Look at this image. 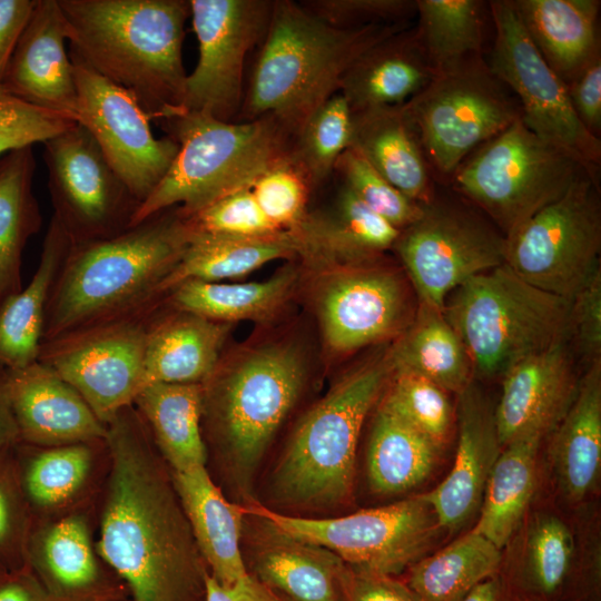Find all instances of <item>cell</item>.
Masks as SVG:
<instances>
[{"label": "cell", "mask_w": 601, "mask_h": 601, "mask_svg": "<svg viewBox=\"0 0 601 601\" xmlns=\"http://www.w3.org/2000/svg\"><path fill=\"white\" fill-rule=\"evenodd\" d=\"M106 426L98 554L131 601H206L207 565L140 415L130 405Z\"/></svg>", "instance_id": "cell-1"}, {"label": "cell", "mask_w": 601, "mask_h": 601, "mask_svg": "<svg viewBox=\"0 0 601 601\" xmlns=\"http://www.w3.org/2000/svg\"><path fill=\"white\" fill-rule=\"evenodd\" d=\"M71 59L128 91L150 120L184 112L189 0H58Z\"/></svg>", "instance_id": "cell-2"}, {"label": "cell", "mask_w": 601, "mask_h": 601, "mask_svg": "<svg viewBox=\"0 0 601 601\" xmlns=\"http://www.w3.org/2000/svg\"><path fill=\"white\" fill-rule=\"evenodd\" d=\"M108 238L73 243L50 290L41 344L132 313L158 295L189 236L178 208Z\"/></svg>", "instance_id": "cell-3"}, {"label": "cell", "mask_w": 601, "mask_h": 601, "mask_svg": "<svg viewBox=\"0 0 601 601\" xmlns=\"http://www.w3.org/2000/svg\"><path fill=\"white\" fill-rule=\"evenodd\" d=\"M407 23L337 29L299 2L274 1L236 121L273 117L294 137L331 96L353 62Z\"/></svg>", "instance_id": "cell-4"}, {"label": "cell", "mask_w": 601, "mask_h": 601, "mask_svg": "<svg viewBox=\"0 0 601 601\" xmlns=\"http://www.w3.org/2000/svg\"><path fill=\"white\" fill-rule=\"evenodd\" d=\"M179 146L166 175L136 209L130 227L174 206L183 218L249 187L256 176L292 150L294 137L276 119L221 121L184 111L161 120Z\"/></svg>", "instance_id": "cell-5"}, {"label": "cell", "mask_w": 601, "mask_h": 601, "mask_svg": "<svg viewBox=\"0 0 601 601\" xmlns=\"http://www.w3.org/2000/svg\"><path fill=\"white\" fill-rule=\"evenodd\" d=\"M392 373L388 354L368 362L345 375L303 416L274 471L279 502L327 510L351 496L361 430Z\"/></svg>", "instance_id": "cell-6"}, {"label": "cell", "mask_w": 601, "mask_h": 601, "mask_svg": "<svg viewBox=\"0 0 601 601\" xmlns=\"http://www.w3.org/2000/svg\"><path fill=\"white\" fill-rule=\"evenodd\" d=\"M570 311L571 300L528 284L502 264L454 289L442 312L465 347L473 377L491 380L569 341Z\"/></svg>", "instance_id": "cell-7"}, {"label": "cell", "mask_w": 601, "mask_h": 601, "mask_svg": "<svg viewBox=\"0 0 601 601\" xmlns=\"http://www.w3.org/2000/svg\"><path fill=\"white\" fill-rule=\"evenodd\" d=\"M305 361L290 344L263 345L203 384L207 410L230 474L247 490L269 443L296 403Z\"/></svg>", "instance_id": "cell-8"}, {"label": "cell", "mask_w": 601, "mask_h": 601, "mask_svg": "<svg viewBox=\"0 0 601 601\" xmlns=\"http://www.w3.org/2000/svg\"><path fill=\"white\" fill-rule=\"evenodd\" d=\"M587 171L516 119L472 151L447 186L510 236ZM595 177V176H594Z\"/></svg>", "instance_id": "cell-9"}, {"label": "cell", "mask_w": 601, "mask_h": 601, "mask_svg": "<svg viewBox=\"0 0 601 601\" xmlns=\"http://www.w3.org/2000/svg\"><path fill=\"white\" fill-rule=\"evenodd\" d=\"M405 107L442 185L472 151L521 118L516 97L485 57L437 73Z\"/></svg>", "instance_id": "cell-10"}, {"label": "cell", "mask_w": 601, "mask_h": 601, "mask_svg": "<svg viewBox=\"0 0 601 601\" xmlns=\"http://www.w3.org/2000/svg\"><path fill=\"white\" fill-rule=\"evenodd\" d=\"M245 514L335 553L346 565L396 575L425 556L442 530L423 494L327 519L293 516L252 502Z\"/></svg>", "instance_id": "cell-11"}, {"label": "cell", "mask_w": 601, "mask_h": 601, "mask_svg": "<svg viewBox=\"0 0 601 601\" xmlns=\"http://www.w3.org/2000/svg\"><path fill=\"white\" fill-rule=\"evenodd\" d=\"M599 177L583 171L555 201L505 237L504 264L528 284L572 300L600 268Z\"/></svg>", "instance_id": "cell-12"}, {"label": "cell", "mask_w": 601, "mask_h": 601, "mask_svg": "<svg viewBox=\"0 0 601 601\" xmlns=\"http://www.w3.org/2000/svg\"><path fill=\"white\" fill-rule=\"evenodd\" d=\"M393 248L418 302L443 311L454 289L504 264L505 237L461 196L454 199L436 191L423 205L421 217L400 231Z\"/></svg>", "instance_id": "cell-13"}, {"label": "cell", "mask_w": 601, "mask_h": 601, "mask_svg": "<svg viewBox=\"0 0 601 601\" xmlns=\"http://www.w3.org/2000/svg\"><path fill=\"white\" fill-rule=\"evenodd\" d=\"M489 3L493 43L485 60L516 97L524 125L599 177L601 140L581 124L566 85L549 67L528 36L512 0Z\"/></svg>", "instance_id": "cell-14"}, {"label": "cell", "mask_w": 601, "mask_h": 601, "mask_svg": "<svg viewBox=\"0 0 601 601\" xmlns=\"http://www.w3.org/2000/svg\"><path fill=\"white\" fill-rule=\"evenodd\" d=\"M147 305L42 343L37 361L68 382L106 425L145 387Z\"/></svg>", "instance_id": "cell-15"}, {"label": "cell", "mask_w": 601, "mask_h": 601, "mask_svg": "<svg viewBox=\"0 0 601 601\" xmlns=\"http://www.w3.org/2000/svg\"><path fill=\"white\" fill-rule=\"evenodd\" d=\"M55 214L73 243L116 236L128 228L139 201L80 124L43 142Z\"/></svg>", "instance_id": "cell-16"}, {"label": "cell", "mask_w": 601, "mask_h": 601, "mask_svg": "<svg viewBox=\"0 0 601 601\" xmlns=\"http://www.w3.org/2000/svg\"><path fill=\"white\" fill-rule=\"evenodd\" d=\"M189 4L199 55L187 75L184 110L236 121L245 95V59L262 42L274 1L189 0Z\"/></svg>", "instance_id": "cell-17"}, {"label": "cell", "mask_w": 601, "mask_h": 601, "mask_svg": "<svg viewBox=\"0 0 601 601\" xmlns=\"http://www.w3.org/2000/svg\"><path fill=\"white\" fill-rule=\"evenodd\" d=\"M71 61L78 91L77 122L90 132L140 205L168 171L179 146L169 136H154L149 117L128 91Z\"/></svg>", "instance_id": "cell-18"}, {"label": "cell", "mask_w": 601, "mask_h": 601, "mask_svg": "<svg viewBox=\"0 0 601 601\" xmlns=\"http://www.w3.org/2000/svg\"><path fill=\"white\" fill-rule=\"evenodd\" d=\"M367 263L333 267L337 273L321 289L319 321L325 343L334 352L400 336L415 315L401 277Z\"/></svg>", "instance_id": "cell-19"}, {"label": "cell", "mask_w": 601, "mask_h": 601, "mask_svg": "<svg viewBox=\"0 0 601 601\" xmlns=\"http://www.w3.org/2000/svg\"><path fill=\"white\" fill-rule=\"evenodd\" d=\"M69 28L58 0H37L0 87L38 108L77 121L78 91L66 50Z\"/></svg>", "instance_id": "cell-20"}, {"label": "cell", "mask_w": 601, "mask_h": 601, "mask_svg": "<svg viewBox=\"0 0 601 601\" xmlns=\"http://www.w3.org/2000/svg\"><path fill=\"white\" fill-rule=\"evenodd\" d=\"M569 341L531 355L502 377V393L494 408L497 436L503 446L552 433L578 392Z\"/></svg>", "instance_id": "cell-21"}, {"label": "cell", "mask_w": 601, "mask_h": 601, "mask_svg": "<svg viewBox=\"0 0 601 601\" xmlns=\"http://www.w3.org/2000/svg\"><path fill=\"white\" fill-rule=\"evenodd\" d=\"M7 391L19 442L50 447L105 441L107 426L68 382L40 361L8 370Z\"/></svg>", "instance_id": "cell-22"}, {"label": "cell", "mask_w": 601, "mask_h": 601, "mask_svg": "<svg viewBox=\"0 0 601 601\" xmlns=\"http://www.w3.org/2000/svg\"><path fill=\"white\" fill-rule=\"evenodd\" d=\"M459 395V439L454 464L435 489L423 496L442 530L461 529L481 505L492 469L502 451L494 408L472 381Z\"/></svg>", "instance_id": "cell-23"}, {"label": "cell", "mask_w": 601, "mask_h": 601, "mask_svg": "<svg viewBox=\"0 0 601 601\" xmlns=\"http://www.w3.org/2000/svg\"><path fill=\"white\" fill-rule=\"evenodd\" d=\"M26 563L56 601L129 597L118 577H108L101 570L88 523L79 514L66 515L49 526L31 520Z\"/></svg>", "instance_id": "cell-24"}, {"label": "cell", "mask_w": 601, "mask_h": 601, "mask_svg": "<svg viewBox=\"0 0 601 601\" xmlns=\"http://www.w3.org/2000/svg\"><path fill=\"white\" fill-rule=\"evenodd\" d=\"M400 231L344 184L328 210L307 213L290 230L299 256L332 268L374 259L394 246Z\"/></svg>", "instance_id": "cell-25"}, {"label": "cell", "mask_w": 601, "mask_h": 601, "mask_svg": "<svg viewBox=\"0 0 601 601\" xmlns=\"http://www.w3.org/2000/svg\"><path fill=\"white\" fill-rule=\"evenodd\" d=\"M351 147L411 199L426 205L435 196L437 183L405 104L354 111Z\"/></svg>", "instance_id": "cell-26"}, {"label": "cell", "mask_w": 601, "mask_h": 601, "mask_svg": "<svg viewBox=\"0 0 601 601\" xmlns=\"http://www.w3.org/2000/svg\"><path fill=\"white\" fill-rule=\"evenodd\" d=\"M435 76L412 24L362 53L344 73L338 92L353 112L404 105Z\"/></svg>", "instance_id": "cell-27"}, {"label": "cell", "mask_w": 601, "mask_h": 601, "mask_svg": "<svg viewBox=\"0 0 601 601\" xmlns=\"http://www.w3.org/2000/svg\"><path fill=\"white\" fill-rule=\"evenodd\" d=\"M171 477L209 574L223 587L235 585L249 574L240 550L244 506L226 500L206 465Z\"/></svg>", "instance_id": "cell-28"}, {"label": "cell", "mask_w": 601, "mask_h": 601, "mask_svg": "<svg viewBox=\"0 0 601 601\" xmlns=\"http://www.w3.org/2000/svg\"><path fill=\"white\" fill-rule=\"evenodd\" d=\"M536 50L565 83L601 57L599 0H512Z\"/></svg>", "instance_id": "cell-29"}, {"label": "cell", "mask_w": 601, "mask_h": 601, "mask_svg": "<svg viewBox=\"0 0 601 601\" xmlns=\"http://www.w3.org/2000/svg\"><path fill=\"white\" fill-rule=\"evenodd\" d=\"M227 326L183 311L150 322L144 354L145 387L155 383L204 384L218 366Z\"/></svg>", "instance_id": "cell-30"}, {"label": "cell", "mask_w": 601, "mask_h": 601, "mask_svg": "<svg viewBox=\"0 0 601 601\" xmlns=\"http://www.w3.org/2000/svg\"><path fill=\"white\" fill-rule=\"evenodd\" d=\"M552 433L550 457L559 490L570 502H580L600 473L601 359L588 365L572 404Z\"/></svg>", "instance_id": "cell-31"}, {"label": "cell", "mask_w": 601, "mask_h": 601, "mask_svg": "<svg viewBox=\"0 0 601 601\" xmlns=\"http://www.w3.org/2000/svg\"><path fill=\"white\" fill-rule=\"evenodd\" d=\"M254 549L256 579L294 601H339L346 564L333 552L265 523Z\"/></svg>", "instance_id": "cell-32"}, {"label": "cell", "mask_w": 601, "mask_h": 601, "mask_svg": "<svg viewBox=\"0 0 601 601\" xmlns=\"http://www.w3.org/2000/svg\"><path fill=\"white\" fill-rule=\"evenodd\" d=\"M72 245L53 216L31 280L0 303V364L7 370L23 368L37 361L50 290Z\"/></svg>", "instance_id": "cell-33"}, {"label": "cell", "mask_w": 601, "mask_h": 601, "mask_svg": "<svg viewBox=\"0 0 601 601\" xmlns=\"http://www.w3.org/2000/svg\"><path fill=\"white\" fill-rule=\"evenodd\" d=\"M296 255H299V246L290 231L240 238L189 230L186 247L158 285V294L189 280L221 282L240 277L272 260Z\"/></svg>", "instance_id": "cell-34"}, {"label": "cell", "mask_w": 601, "mask_h": 601, "mask_svg": "<svg viewBox=\"0 0 601 601\" xmlns=\"http://www.w3.org/2000/svg\"><path fill=\"white\" fill-rule=\"evenodd\" d=\"M173 473L206 465L201 434L203 384L155 383L134 404Z\"/></svg>", "instance_id": "cell-35"}, {"label": "cell", "mask_w": 601, "mask_h": 601, "mask_svg": "<svg viewBox=\"0 0 601 601\" xmlns=\"http://www.w3.org/2000/svg\"><path fill=\"white\" fill-rule=\"evenodd\" d=\"M388 357L393 372L420 375L447 393L460 394L474 378L465 347L443 312L422 302Z\"/></svg>", "instance_id": "cell-36"}, {"label": "cell", "mask_w": 601, "mask_h": 601, "mask_svg": "<svg viewBox=\"0 0 601 601\" xmlns=\"http://www.w3.org/2000/svg\"><path fill=\"white\" fill-rule=\"evenodd\" d=\"M35 170L32 146L0 156V303L22 288V253L41 226L32 189Z\"/></svg>", "instance_id": "cell-37"}, {"label": "cell", "mask_w": 601, "mask_h": 601, "mask_svg": "<svg viewBox=\"0 0 601 601\" xmlns=\"http://www.w3.org/2000/svg\"><path fill=\"white\" fill-rule=\"evenodd\" d=\"M543 437L515 440L502 451L489 476L473 531L502 549L520 526L536 486Z\"/></svg>", "instance_id": "cell-38"}, {"label": "cell", "mask_w": 601, "mask_h": 601, "mask_svg": "<svg viewBox=\"0 0 601 601\" xmlns=\"http://www.w3.org/2000/svg\"><path fill=\"white\" fill-rule=\"evenodd\" d=\"M441 447L380 405L367 449L371 489L383 495L407 492L432 473Z\"/></svg>", "instance_id": "cell-39"}, {"label": "cell", "mask_w": 601, "mask_h": 601, "mask_svg": "<svg viewBox=\"0 0 601 601\" xmlns=\"http://www.w3.org/2000/svg\"><path fill=\"white\" fill-rule=\"evenodd\" d=\"M416 38L436 75L485 57L489 3L416 0Z\"/></svg>", "instance_id": "cell-40"}, {"label": "cell", "mask_w": 601, "mask_h": 601, "mask_svg": "<svg viewBox=\"0 0 601 601\" xmlns=\"http://www.w3.org/2000/svg\"><path fill=\"white\" fill-rule=\"evenodd\" d=\"M502 552L471 531L408 569L405 584L420 601H460L484 580L499 574Z\"/></svg>", "instance_id": "cell-41"}, {"label": "cell", "mask_w": 601, "mask_h": 601, "mask_svg": "<svg viewBox=\"0 0 601 601\" xmlns=\"http://www.w3.org/2000/svg\"><path fill=\"white\" fill-rule=\"evenodd\" d=\"M295 280L293 268L262 282L189 280L173 288L169 298L178 311L214 322L260 321L283 305Z\"/></svg>", "instance_id": "cell-42"}, {"label": "cell", "mask_w": 601, "mask_h": 601, "mask_svg": "<svg viewBox=\"0 0 601 601\" xmlns=\"http://www.w3.org/2000/svg\"><path fill=\"white\" fill-rule=\"evenodd\" d=\"M87 444L14 445L11 455L31 516L66 504L82 489L92 464V451Z\"/></svg>", "instance_id": "cell-43"}, {"label": "cell", "mask_w": 601, "mask_h": 601, "mask_svg": "<svg viewBox=\"0 0 601 601\" xmlns=\"http://www.w3.org/2000/svg\"><path fill=\"white\" fill-rule=\"evenodd\" d=\"M353 111L341 92L324 101L305 120L292 145V157L306 174L312 187L335 169L341 155L352 146Z\"/></svg>", "instance_id": "cell-44"}, {"label": "cell", "mask_w": 601, "mask_h": 601, "mask_svg": "<svg viewBox=\"0 0 601 601\" xmlns=\"http://www.w3.org/2000/svg\"><path fill=\"white\" fill-rule=\"evenodd\" d=\"M574 554L572 532L551 513L532 518L522 556L524 589L542 599L556 595L569 579Z\"/></svg>", "instance_id": "cell-45"}, {"label": "cell", "mask_w": 601, "mask_h": 601, "mask_svg": "<svg viewBox=\"0 0 601 601\" xmlns=\"http://www.w3.org/2000/svg\"><path fill=\"white\" fill-rule=\"evenodd\" d=\"M381 406L394 413L441 449L450 437L453 407L446 391L408 372H393Z\"/></svg>", "instance_id": "cell-46"}, {"label": "cell", "mask_w": 601, "mask_h": 601, "mask_svg": "<svg viewBox=\"0 0 601 601\" xmlns=\"http://www.w3.org/2000/svg\"><path fill=\"white\" fill-rule=\"evenodd\" d=\"M312 188L290 152L266 167L249 186L265 217L280 231L295 229L305 218Z\"/></svg>", "instance_id": "cell-47"}, {"label": "cell", "mask_w": 601, "mask_h": 601, "mask_svg": "<svg viewBox=\"0 0 601 601\" xmlns=\"http://www.w3.org/2000/svg\"><path fill=\"white\" fill-rule=\"evenodd\" d=\"M334 171L370 209L398 230L413 224L423 213L422 204L390 184L353 147L341 155Z\"/></svg>", "instance_id": "cell-48"}, {"label": "cell", "mask_w": 601, "mask_h": 601, "mask_svg": "<svg viewBox=\"0 0 601 601\" xmlns=\"http://www.w3.org/2000/svg\"><path fill=\"white\" fill-rule=\"evenodd\" d=\"M184 219L194 233L240 238L282 233L265 217L249 187L225 195Z\"/></svg>", "instance_id": "cell-49"}, {"label": "cell", "mask_w": 601, "mask_h": 601, "mask_svg": "<svg viewBox=\"0 0 601 601\" xmlns=\"http://www.w3.org/2000/svg\"><path fill=\"white\" fill-rule=\"evenodd\" d=\"M11 451L0 456V563L8 572L27 566L26 543L31 522Z\"/></svg>", "instance_id": "cell-50"}, {"label": "cell", "mask_w": 601, "mask_h": 601, "mask_svg": "<svg viewBox=\"0 0 601 601\" xmlns=\"http://www.w3.org/2000/svg\"><path fill=\"white\" fill-rule=\"evenodd\" d=\"M77 124L66 116L29 105L0 87V156L49 138Z\"/></svg>", "instance_id": "cell-51"}, {"label": "cell", "mask_w": 601, "mask_h": 601, "mask_svg": "<svg viewBox=\"0 0 601 601\" xmlns=\"http://www.w3.org/2000/svg\"><path fill=\"white\" fill-rule=\"evenodd\" d=\"M299 4L337 29L407 23L416 17V0H305Z\"/></svg>", "instance_id": "cell-52"}, {"label": "cell", "mask_w": 601, "mask_h": 601, "mask_svg": "<svg viewBox=\"0 0 601 601\" xmlns=\"http://www.w3.org/2000/svg\"><path fill=\"white\" fill-rule=\"evenodd\" d=\"M571 338L588 365L601 359V268L571 300Z\"/></svg>", "instance_id": "cell-53"}, {"label": "cell", "mask_w": 601, "mask_h": 601, "mask_svg": "<svg viewBox=\"0 0 601 601\" xmlns=\"http://www.w3.org/2000/svg\"><path fill=\"white\" fill-rule=\"evenodd\" d=\"M339 601H420L403 582L391 575L345 566Z\"/></svg>", "instance_id": "cell-54"}, {"label": "cell", "mask_w": 601, "mask_h": 601, "mask_svg": "<svg viewBox=\"0 0 601 601\" xmlns=\"http://www.w3.org/2000/svg\"><path fill=\"white\" fill-rule=\"evenodd\" d=\"M571 105L583 127L594 137L601 134V57L566 85Z\"/></svg>", "instance_id": "cell-55"}, {"label": "cell", "mask_w": 601, "mask_h": 601, "mask_svg": "<svg viewBox=\"0 0 601 601\" xmlns=\"http://www.w3.org/2000/svg\"><path fill=\"white\" fill-rule=\"evenodd\" d=\"M37 0H0V85Z\"/></svg>", "instance_id": "cell-56"}, {"label": "cell", "mask_w": 601, "mask_h": 601, "mask_svg": "<svg viewBox=\"0 0 601 601\" xmlns=\"http://www.w3.org/2000/svg\"><path fill=\"white\" fill-rule=\"evenodd\" d=\"M206 601H279V598L250 574L233 587H223L208 573Z\"/></svg>", "instance_id": "cell-57"}, {"label": "cell", "mask_w": 601, "mask_h": 601, "mask_svg": "<svg viewBox=\"0 0 601 601\" xmlns=\"http://www.w3.org/2000/svg\"><path fill=\"white\" fill-rule=\"evenodd\" d=\"M0 601H56L26 566L0 579Z\"/></svg>", "instance_id": "cell-58"}, {"label": "cell", "mask_w": 601, "mask_h": 601, "mask_svg": "<svg viewBox=\"0 0 601 601\" xmlns=\"http://www.w3.org/2000/svg\"><path fill=\"white\" fill-rule=\"evenodd\" d=\"M8 370L0 364V456L9 453L19 442L7 391Z\"/></svg>", "instance_id": "cell-59"}, {"label": "cell", "mask_w": 601, "mask_h": 601, "mask_svg": "<svg viewBox=\"0 0 601 601\" xmlns=\"http://www.w3.org/2000/svg\"><path fill=\"white\" fill-rule=\"evenodd\" d=\"M460 601H520L505 581L494 575L479 583Z\"/></svg>", "instance_id": "cell-60"}, {"label": "cell", "mask_w": 601, "mask_h": 601, "mask_svg": "<svg viewBox=\"0 0 601 601\" xmlns=\"http://www.w3.org/2000/svg\"><path fill=\"white\" fill-rule=\"evenodd\" d=\"M101 601H131L129 597L110 598Z\"/></svg>", "instance_id": "cell-61"}, {"label": "cell", "mask_w": 601, "mask_h": 601, "mask_svg": "<svg viewBox=\"0 0 601 601\" xmlns=\"http://www.w3.org/2000/svg\"><path fill=\"white\" fill-rule=\"evenodd\" d=\"M7 573H8V571H7V570L3 568V565L0 563V579H1L4 574H7Z\"/></svg>", "instance_id": "cell-62"}, {"label": "cell", "mask_w": 601, "mask_h": 601, "mask_svg": "<svg viewBox=\"0 0 601 601\" xmlns=\"http://www.w3.org/2000/svg\"><path fill=\"white\" fill-rule=\"evenodd\" d=\"M279 601H286V600L279 599Z\"/></svg>", "instance_id": "cell-63"}]
</instances>
